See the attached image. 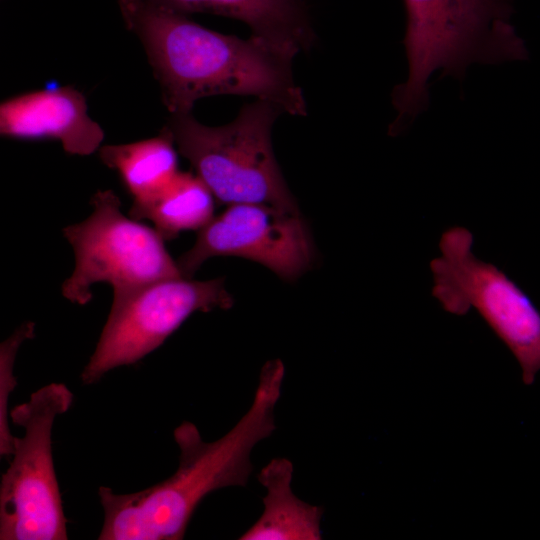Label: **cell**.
<instances>
[{
  "mask_svg": "<svg viewBox=\"0 0 540 540\" xmlns=\"http://www.w3.org/2000/svg\"><path fill=\"white\" fill-rule=\"evenodd\" d=\"M215 256L246 258L284 280H294L310 267L313 246L299 212L263 203H236L199 230L194 245L176 262L182 276L191 278Z\"/></svg>",
  "mask_w": 540,
  "mask_h": 540,
  "instance_id": "cell-9",
  "label": "cell"
},
{
  "mask_svg": "<svg viewBox=\"0 0 540 540\" xmlns=\"http://www.w3.org/2000/svg\"><path fill=\"white\" fill-rule=\"evenodd\" d=\"M117 5L126 29L144 48L170 114L189 113L195 102L216 95L254 96L284 113L307 114L293 76L294 56L254 36L210 30L146 0H117Z\"/></svg>",
  "mask_w": 540,
  "mask_h": 540,
  "instance_id": "cell-1",
  "label": "cell"
},
{
  "mask_svg": "<svg viewBox=\"0 0 540 540\" xmlns=\"http://www.w3.org/2000/svg\"><path fill=\"white\" fill-rule=\"evenodd\" d=\"M403 40L408 78L394 87L397 111L389 135H398L428 106V78L435 70L462 79L473 63L525 60L524 41L510 23L512 3L503 0H403Z\"/></svg>",
  "mask_w": 540,
  "mask_h": 540,
  "instance_id": "cell-3",
  "label": "cell"
},
{
  "mask_svg": "<svg viewBox=\"0 0 540 540\" xmlns=\"http://www.w3.org/2000/svg\"><path fill=\"white\" fill-rule=\"evenodd\" d=\"M73 403L64 383H49L10 412L24 429L14 437L12 460L1 476V540H66L67 519L54 469L52 429Z\"/></svg>",
  "mask_w": 540,
  "mask_h": 540,
  "instance_id": "cell-6",
  "label": "cell"
},
{
  "mask_svg": "<svg viewBox=\"0 0 540 540\" xmlns=\"http://www.w3.org/2000/svg\"><path fill=\"white\" fill-rule=\"evenodd\" d=\"M35 324L24 322L0 345V455L9 457L13 451L14 435L9 428L8 402L17 385L14 375L16 355L24 341L34 337Z\"/></svg>",
  "mask_w": 540,
  "mask_h": 540,
  "instance_id": "cell-15",
  "label": "cell"
},
{
  "mask_svg": "<svg viewBox=\"0 0 540 540\" xmlns=\"http://www.w3.org/2000/svg\"><path fill=\"white\" fill-rule=\"evenodd\" d=\"M472 232L462 226L446 229L440 256L430 271L432 296L444 311L457 316L474 309L517 360L524 384H533L540 370V311L503 270L473 252Z\"/></svg>",
  "mask_w": 540,
  "mask_h": 540,
  "instance_id": "cell-5",
  "label": "cell"
},
{
  "mask_svg": "<svg viewBox=\"0 0 540 540\" xmlns=\"http://www.w3.org/2000/svg\"><path fill=\"white\" fill-rule=\"evenodd\" d=\"M282 113L275 103L257 99L222 126L204 125L191 112L170 114L165 126L218 202L299 212L272 148V128Z\"/></svg>",
  "mask_w": 540,
  "mask_h": 540,
  "instance_id": "cell-4",
  "label": "cell"
},
{
  "mask_svg": "<svg viewBox=\"0 0 540 540\" xmlns=\"http://www.w3.org/2000/svg\"><path fill=\"white\" fill-rule=\"evenodd\" d=\"M182 14L207 13L245 23L251 36L296 56L316 35L306 0H146Z\"/></svg>",
  "mask_w": 540,
  "mask_h": 540,
  "instance_id": "cell-11",
  "label": "cell"
},
{
  "mask_svg": "<svg viewBox=\"0 0 540 540\" xmlns=\"http://www.w3.org/2000/svg\"><path fill=\"white\" fill-rule=\"evenodd\" d=\"M232 305L223 278H167L113 298L95 350L81 373L82 383L94 384L112 369L140 361L193 313Z\"/></svg>",
  "mask_w": 540,
  "mask_h": 540,
  "instance_id": "cell-8",
  "label": "cell"
},
{
  "mask_svg": "<svg viewBox=\"0 0 540 540\" xmlns=\"http://www.w3.org/2000/svg\"><path fill=\"white\" fill-rule=\"evenodd\" d=\"M215 196L196 174L179 171L160 193L142 203H132L129 216L149 220L171 240L183 231H199L214 217Z\"/></svg>",
  "mask_w": 540,
  "mask_h": 540,
  "instance_id": "cell-14",
  "label": "cell"
},
{
  "mask_svg": "<svg viewBox=\"0 0 540 540\" xmlns=\"http://www.w3.org/2000/svg\"><path fill=\"white\" fill-rule=\"evenodd\" d=\"M505 2H508V3H512V0H503Z\"/></svg>",
  "mask_w": 540,
  "mask_h": 540,
  "instance_id": "cell-16",
  "label": "cell"
},
{
  "mask_svg": "<svg viewBox=\"0 0 540 540\" xmlns=\"http://www.w3.org/2000/svg\"><path fill=\"white\" fill-rule=\"evenodd\" d=\"M293 464L273 458L257 475L266 489L264 511L240 540H320L323 508L308 504L291 489Z\"/></svg>",
  "mask_w": 540,
  "mask_h": 540,
  "instance_id": "cell-12",
  "label": "cell"
},
{
  "mask_svg": "<svg viewBox=\"0 0 540 540\" xmlns=\"http://www.w3.org/2000/svg\"><path fill=\"white\" fill-rule=\"evenodd\" d=\"M91 204L88 218L62 230L75 256L74 270L62 284L67 300L87 304L92 299L91 287L99 282L110 284L116 298L146 284L182 276L163 237L155 228L124 215L112 190L97 191Z\"/></svg>",
  "mask_w": 540,
  "mask_h": 540,
  "instance_id": "cell-7",
  "label": "cell"
},
{
  "mask_svg": "<svg viewBox=\"0 0 540 540\" xmlns=\"http://www.w3.org/2000/svg\"><path fill=\"white\" fill-rule=\"evenodd\" d=\"M0 134L22 140L50 139L71 155L99 150L102 127L88 114L85 96L73 86H51L5 99L0 105Z\"/></svg>",
  "mask_w": 540,
  "mask_h": 540,
  "instance_id": "cell-10",
  "label": "cell"
},
{
  "mask_svg": "<svg viewBox=\"0 0 540 540\" xmlns=\"http://www.w3.org/2000/svg\"><path fill=\"white\" fill-rule=\"evenodd\" d=\"M176 145L164 126L157 136L125 144L101 146L100 160L115 170L133 198L145 202L167 187L178 174Z\"/></svg>",
  "mask_w": 540,
  "mask_h": 540,
  "instance_id": "cell-13",
  "label": "cell"
},
{
  "mask_svg": "<svg viewBox=\"0 0 540 540\" xmlns=\"http://www.w3.org/2000/svg\"><path fill=\"white\" fill-rule=\"evenodd\" d=\"M284 376L279 359L266 362L249 410L218 440L204 441L191 422L177 426L173 437L179 448V465L169 478L130 494L100 486L104 522L98 539H183L193 513L209 493L245 486L253 470L251 451L276 429L274 408Z\"/></svg>",
  "mask_w": 540,
  "mask_h": 540,
  "instance_id": "cell-2",
  "label": "cell"
}]
</instances>
